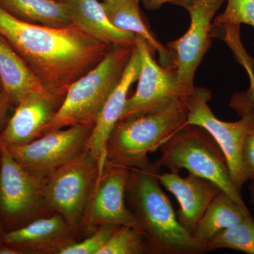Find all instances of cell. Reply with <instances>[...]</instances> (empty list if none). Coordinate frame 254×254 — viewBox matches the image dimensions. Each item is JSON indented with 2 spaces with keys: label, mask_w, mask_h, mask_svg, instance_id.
<instances>
[{
  "label": "cell",
  "mask_w": 254,
  "mask_h": 254,
  "mask_svg": "<svg viewBox=\"0 0 254 254\" xmlns=\"http://www.w3.org/2000/svg\"><path fill=\"white\" fill-rule=\"evenodd\" d=\"M118 227L113 225L100 226L94 235L79 243L64 246L58 254H98Z\"/></svg>",
  "instance_id": "d4e9b609"
},
{
  "label": "cell",
  "mask_w": 254,
  "mask_h": 254,
  "mask_svg": "<svg viewBox=\"0 0 254 254\" xmlns=\"http://www.w3.org/2000/svg\"><path fill=\"white\" fill-rule=\"evenodd\" d=\"M0 34L60 105L71 85L98 65L110 48L73 23L64 28L32 24L1 8Z\"/></svg>",
  "instance_id": "6da1fadb"
},
{
  "label": "cell",
  "mask_w": 254,
  "mask_h": 254,
  "mask_svg": "<svg viewBox=\"0 0 254 254\" xmlns=\"http://www.w3.org/2000/svg\"><path fill=\"white\" fill-rule=\"evenodd\" d=\"M251 181H252L250 186L251 202H252V204L254 205V179L251 180Z\"/></svg>",
  "instance_id": "4dcf8cb0"
},
{
  "label": "cell",
  "mask_w": 254,
  "mask_h": 254,
  "mask_svg": "<svg viewBox=\"0 0 254 254\" xmlns=\"http://www.w3.org/2000/svg\"><path fill=\"white\" fill-rule=\"evenodd\" d=\"M158 161L170 173L185 169L210 180L239 205L246 206L241 192L234 185L226 158L218 143L201 127L186 125L170 137L161 146Z\"/></svg>",
  "instance_id": "5b68a950"
},
{
  "label": "cell",
  "mask_w": 254,
  "mask_h": 254,
  "mask_svg": "<svg viewBox=\"0 0 254 254\" xmlns=\"http://www.w3.org/2000/svg\"><path fill=\"white\" fill-rule=\"evenodd\" d=\"M250 215L248 208L221 190L200 219L192 237L204 253L207 244L218 232L240 223Z\"/></svg>",
  "instance_id": "d6986e66"
},
{
  "label": "cell",
  "mask_w": 254,
  "mask_h": 254,
  "mask_svg": "<svg viewBox=\"0 0 254 254\" xmlns=\"http://www.w3.org/2000/svg\"><path fill=\"white\" fill-rule=\"evenodd\" d=\"M159 180L177 198L180 204L177 219L192 235L209 205L222 190L210 180L191 173L182 177L170 172L160 174Z\"/></svg>",
  "instance_id": "5bb4252c"
},
{
  "label": "cell",
  "mask_w": 254,
  "mask_h": 254,
  "mask_svg": "<svg viewBox=\"0 0 254 254\" xmlns=\"http://www.w3.org/2000/svg\"><path fill=\"white\" fill-rule=\"evenodd\" d=\"M108 170L105 167L95 184L90 222L96 227L113 225L137 229L136 218L125 200L129 170L110 164Z\"/></svg>",
  "instance_id": "7c38bea8"
},
{
  "label": "cell",
  "mask_w": 254,
  "mask_h": 254,
  "mask_svg": "<svg viewBox=\"0 0 254 254\" xmlns=\"http://www.w3.org/2000/svg\"><path fill=\"white\" fill-rule=\"evenodd\" d=\"M211 93L195 87L185 98L187 108L186 125L204 128L218 143L226 158L230 177L241 192L248 181L242 161V147L245 136L254 128V110L241 115L238 121L224 122L214 115L209 101Z\"/></svg>",
  "instance_id": "8992f818"
},
{
  "label": "cell",
  "mask_w": 254,
  "mask_h": 254,
  "mask_svg": "<svg viewBox=\"0 0 254 254\" xmlns=\"http://www.w3.org/2000/svg\"><path fill=\"white\" fill-rule=\"evenodd\" d=\"M190 1V0H141L145 9L148 10L158 9L167 3L175 4L177 1Z\"/></svg>",
  "instance_id": "f1b7e54d"
},
{
  "label": "cell",
  "mask_w": 254,
  "mask_h": 254,
  "mask_svg": "<svg viewBox=\"0 0 254 254\" xmlns=\"http://www.w3.org/2000/svg\"><path fill=\"white\" fill-rule=\"evenodd\" d=\"M66 5L71 23L88 36L111 46H134L136 36L114 26L98 0H61Z\"/></svg>",
  "instance_id": "2e32d148"
},
{
  "label": "cell",
  "mask_w": 254,
  "mask_h": 254,
  "mask_svg": "<svg viewBox=\"0 0 254 254\" xmlns=\"http://www.w3.org/2000/svg\"><path fill=\"white\" fill-rule=\"evenodd\" d=\"M185 98L160 109L120 120L107 145V163L127 169L143 168L153 153L170 137L186 126Z\"/></svg>",
  "instance_id": "3957f363"
},
{
  "label": "cell",
  "mask_w": 254,
  "mask_h": 254,
  "mask_svg": "<svg viewBox=\"0 0 254 254\" xmlns=\"http://www.w3.org/2000/svg\"><path fill=\"white\" fill-rule=\"evenodd\" d=\"M135 46L141 58L138 85L134 94L127 99L120 120L151 113L177 98H186L179 85L175 68L157 63L141 37L136 36Z\"/></svg>",
  "instance_id": "30bf717a"
},
{
  "label": "cell",
  "mask_w": 254,
  "mask_h": 254,
  "mask_svg": "<svg viewBox=\"0 0 254 254\" xmlns=\"http://www.w3.org/2000/svg\"><path fill=\"white\" fill-rule=\"evenodd\" d=\"M0 83L1 91L8 97L11 104L17 105L31 92L52 96L21 56L1 34Z\"/></svg>",
  "instance_id": "ac0fdd59"
},
{
  "label": "cell",
  "mask_w": 254,
  "mask_h": 254,
  "mask_svg": "<svg viewBox=\"0 0 254 254\" xmlns=\"http://www.w3.org/2000/svg\"><path fill=\"white\" fill-rule=\"evenodd\" d=\"M0 8L21 21L53 28H64L71 21L61 0H0Z\"/></svg>",
  "instance_id": "ffe728a7"
},
{
  "label": "cell",
  "mask_w": 254,
  "mask_h": 254,
  "mask_svg": "<svg viewBox=\"0 0 254 254\" xmlns=\"http://www.w3.org/2000/svg\"><path fill=\"white\" fill-rule=\"evenodd\" d=\"M67 225L61 215L40 219L6 234L4 242L8 245L43 248L63 240L67 234Z\"/></svg>",
  "instance_id": "44dd1931"
},
{
  "label": "cell",
  "mask_w": 254,
  "mask_h": 254,
  "mask_svg": "<svg viewBox=\"0 0 254 254\" xmlns=\"http://www.w3.org/2000/svg\"><path fill=\"white\" fill-rule=\"evenodd\" d=\"M143 235L135 227L119 226L98 254H141L148 253Z\"/></svg>",
  "instance_id": "603a6c76"
},
{
  "label": "cell",
  "mask_w": 254,
  "mask_h": 254,
  "mask_svg": "<svg viewBox=\"0 0 254 254\" xmlns=\"http://www.w3.org/2000/svg\"><path fill=\"white\" fill-rule=\"evenodd\" d=\"M0 90H1V83H0Z\"/></svg>",
  "instance_id": "1f68e13d"
},
{
  "label": "cell",
  "mask_w": 254,
  "mask_h": 254,
  "mask_svg": "<svg viewBox=\"0 0 254 254\" xmlns=\"http://www.w3.org/2000/svg\"><path fill=\"white\" fill-rule=\"evenodd\" d=\"M158 160L143 168H131L127 190L148 252L157 254L203 253L193 237L182 226L173 205L161 188Z\"/></svg>",
  "instance_id": "7a4b0ae2"
},
{
  "label": "cell",
  "mask_w": 254,
  "mask_h": 254,
  "mask_svg": "<svg viewBox=\"0 0 254 254\" xmlns=\"http://www.w3.org/2000/svg\"><path fill=\"white\" fill-rule=\"evenodd\" d=\"M60 103L49 95L31 92L16 105L14 115L0 134L7 148L28 144L46 133Z\"/></svg>",
  "instance_id": "4fadbf2b"
},
{
  "label": "cell",
  "mask_w": 254,
  "mask_h": 254,
  "mask_svg": "<svg viewBox=\"0 0 254 254\" xmlns=\"http://www.w3.org/2000/svg\"><path fill=\"white\" fill-rule=\"evenodd\" d=\"M92 128L74 125L48 132L28 144L6 147L23 168L41 180L50 176L84 149Z\"/></svg>",
  "instance_id": "9c48e42d"
},
{
  "label": "cell",
  "mask_w": 254,
  "mask_h": 254,
  "mask_svg": "<svg viewBox=\"0 0 254 254\" xmlns=\"http://www.w3.org/2000/svg\"><path fill=\"white\" fill-rule=\"evenodd\" d=\"M0 205L5 213L19 215L36 204L42 190L41 180L28 173L0 143Z\"/></svg>",
  "instance_id": "9a60e30c"
},
{
  "label": "cell",
  "mask_w": 254,
  "mask_h": 254,
  "mask_svg": "<svg viewBox=\"0 0 254 254\" xmlns=\"http://www.w3.org/2000/svg\"><path fill=\"white\" fill-rule=\"evenodd\" d=\"M141 0H102L108 19L114 26L145 40L153 55L158 53L160 64L175 68L173 55L168 47L157 39L142 14Z\"/></svg>",
  "instance_id": "e0dca14e"
},
{
  "label": "cell",
  "mask_w": 254,
  "mask_h": 254,
  "mask_svg": "<svg viewBox=\"0 0 254 254\" xmlns=\"http://www.w3.org/2000/svg\"><path fill=\"white\" fill-rule=\"evenodd\" d=\"M11 105L12 104L8 97L0 90V127L4 124L6 113Z\"/></svg>",
  "instance_id": "83f0119b"
},
{
  "label": "cell",
  "mask_w": 254,
  "mask_h": 254,
  "mask_svg": "<svg viewBox=\"0 0 254 254\" xmlns=\"http://www.w3.org/2000/svg\"><path fill=\"white\" fill-rule=\"evenodd\" d=\"M242 161L247 178L254 179V128L245 136L242 147Z\"/></svg>",
  "instance_id": "4316f807"
},
{
  "label": "cell",
  "mask_w": 254,
  "mask_h": 254,
  "mask_svg": "<svg viewBox=\"0 0 254 254\" xmlns=\"http://www.w3.org/2000/svg\"><path fill=\"white\" fill-rule=\"evenodd\" d=\"M223 12L214 18L213 27L250 25L254 27V0H226Z\"/></svg>",
  "instance_id": "cb8c5ba5"
},
{
  "label": "cell",
  "mask_w": 254,
  "mask_h": 254,
  "mask_svg": "<svg viewBox=\"0 0 254 254\" xmlns=\"http://www.w3.org/2000/svg\"><path fill=\"white\" fill-rule=\"evenodd\" d=\"M225 1L190 0L175 3L188 11L190 20L188 31L167 46L173 55L177 81L185 96L194 88L195 71L211 46L214 18Z\"/></svg>",
  "instance_id": "52a82bcc"
},
{
  "label": "cell",
  "mask_w": 254,
  "mask_h": 254,
  "mask_svg": "<svg viewBox=\"0 0 254 254\" xmlns=\"http://www.w3.org/2000/svg\"><path fill=\"white\" fill-rule=\"evenodd\" d=\"M100 175L98 163L83 149L48 177L42 191L68 225L74 227L81 220Z\"/></svg>",
  "instance_id": "ba28073f"
},
{
  "label": "cell",
  "mask_w": 254,
  "mask_h": 254,
  "mask_svg": "<svg viewBox=\"0 0 254 254\" xmlns=\"http://www.w3.org/2000/svg\"><path fill=\"white\" fill-rule=\"evenodd\" d=\"M141 69V58L136 46L124 71L121 81L110 95L95 121L85 143L86 150L98 163L100 173L107 165V145L114 128L121 119L128 91L137 81Z\"/></svg>",
  "instance_id": "8fae6325"
},
{
  "label": "cell",
  "mask_w": 254,
  "mask_h": 254,
  "mask_svg": "<svg viewBox=\"0 0 254 254\" xmlns=\"http://www.w3.org/2000/svg\"><path fill=\"white\" fill-rule=\"evenodd\" d=\"M18 254L17 251L9 248V247H0V254Z\"/></svg>",
  "instance_id": "f546056e"
},
{
  "label": "cell",
  "mask_w": 254,
  "mask_h": 254,
  "mask_svg": "<svg viewBox=\"0 0 254 254\" xmlns=\"http://www.w3.org/2000/svg\"><path fill=\"white\" fill-rule=\"evenodd\" d=\"M220 249L254 254V218L252 215L240 223L218 232L206 245V252Z\"/></svg>",
  "instance_id": "7402d4cb"
},
{
  "label": "cell",
  "mask_w": 254,
  "mask_h": 254,
  "mask_svg": "<svg viewBox=\"0 0 254 254\" xmlns=\"http://www.w3.org/2000/svg\"><path fill=\"white\" fill-rule=\"evenodd\" d=\"M238 61L245 68L250 83L247 91L235 93L230 100V106L241 116L254 110V60L245 53L241 55Z\"/></svg>",
  "instance_id": "484cf974"
},
{
  "label": "cell",
  "mask_w": 254,
  "mask_h": 254,
  "mask_svg": "<svg viewBox=\"0 0 254 254\" xmlns=\"http://www.w3.org/2000/svg\"><path fill=\"white\" fill-rule=\"evenodd\" d=\"M134 47H110L103 60L69 87L46 133L74 125L93 128L121 81Z\"/></svg>",
  "instance_id": "277c9868"
}]
</instances>
